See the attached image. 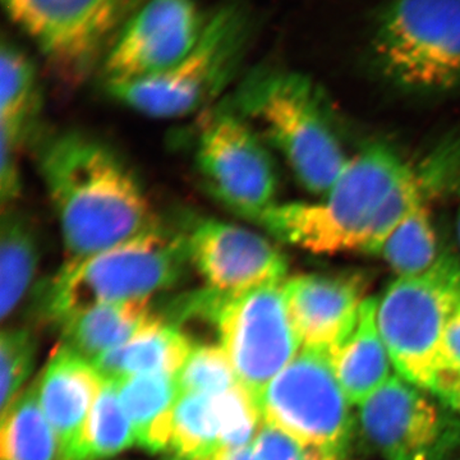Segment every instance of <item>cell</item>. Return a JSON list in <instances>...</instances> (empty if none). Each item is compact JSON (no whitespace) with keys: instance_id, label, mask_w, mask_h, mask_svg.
Returning a JSON list of instances; mask_svg holds the SVG:
<instances>
[{"instance_id":"obj_27","label":"cell","mask_w":460,"mask_h":460,"mask_svg":"<svg viewBox=\"0 0 460 460\" xmlns=\"http://www.w3.org/2000/svg\"><path fill=\"white\" fill-rule=\"evenodd\" d=\"M181 394L215 395L239 383L222 345L196 343L177 375Z\"/></svg>"},{"instance_id":"obj_6","label":"cell","mask_w":460,"mask_h":460,"mask_svg":"<svg viewBox=\"0 0 460 460\" xmlns=\"http://www.w3.org/2000/svg\"><path fill=\"white\" fill-rule=\"evenodd\" d=\"M284 283L239 295H219L204 288L181 301L187 320L214 326L239 383L259 407L266 387L302 349L288 314Z\"/></svg>"},{"instance_id":"obj_18","label":"cell","mask_w":460,"mask_h":460,"mask_svg":"<svg viewBox=\"0 0 460 460\" xmlns=\"http://www.w3.org/2000/svg\"><path fill=\"white\" fill-rule=\"evenodd\" d=\"M195 344L175 323L155 314L129 341L93 366L108 381L145 374L178 375Z\"/></svg>"},{"instance_id":"obj_3","label":"cell","mask_w":460,"mask_h":460,"mask_svg":"<svg viewBox=\"0 0 460 460\" xmlns=\"http://www.w3.org/2000/svg\"><path fill=\"white\" fill-rule=\"evenodd\" d=\"M190 268L183 230L162 222L91 255L65 260L39 292L42 319L59 326L102 304L153 299Z\"/></svg>"},{"instance_id":"obj_24","label":"cell","mask_w":460,"mask_h":460,"mask_svg":"<svg viewBox=\"0 0 460 460\" xmlns=\"http://www.w3.org/2000/svg\"><path fill=\"white\" fill-rule=\"evenodd\" d=\"M222 447V420L215 396L181 394L164 460H211Z\"/></svg>"},{"instance_id":"obj_10","label":"cell","mask_w":460,"mask_h":460,"mask_svg":"<svg viewBox=\"0 0 460 460\" xmlns=\"http://www.w3.org/2000/svg\"><path fill=\"white\" fill-rule=\"evenodd\" d=\"M206 113L193 153L199 180L220 205L253 223L278 204V174L269 145L232 102Z\"/></svg>"},{"instance_id":"obj_12","label":"cell","mask_w":460,"mask_h":460,"mask_svg":"<svg viewBox=\"0 0 460 460\" xmlns=\"http://www.w3.org/2000/svg\"><path fill=\"white\" fill-rule=\"evenodd\" d=\"M358 407L361 434L384 460H447L460 449V420L398 374Z\"/></svg>"},{"instance_id":"obj_9","label":"cell","mask_w":460,"mask_h":460,"mask_svg":"<svg viewBox=\"0 0 460 460\" xmlns=\"http://www.w3.org/2000/svg\"><path fill=\"white\" fill-rule=\"evenodd\" d=\"M352 405L330 354L313 348H302L260 401L263 423L325 460H341L349 447L356 428Z\"/></svg>"},{"instance_id":"obj_1","label":"cell","mask_w":460,"mask_h":460,"mask_svg":"<svg viewBox=\"0 0 460 460\" xmlns=\"http://www.w3.org/2000/svg\"><path fill=\"white\" fill-rule=\"evenodd\" d=\"M36 165L65 260L114 246L159 222L132 166L95 136L75 129L51 133L39 144Z\"/></svg>"},{"instance_id":"obj_23","label":"cell","mask_w":460,"mask_h":460,"mask_svg":"<svg viewBox=\"0 0 460 460\" xmlns=\"http://www.w3.org/2000/svg\"><path fill=\"white\" fill-rule=\"evenodd\" d=\"M56 435L39 402L38 384L2 413L0 460H57Z\"/></svg>"},{"instance_id":"obj_20","label":"cell","mask_w":460,"mask_h":460,"mask_svg":"<svg viewBox=\"0 0 460 460\" xmlns=\"http://www.w3.org/2000/svg\"><path fill=\"white\" fill-rule=\"evenodd\" d=\"M154 314L153 299L93 305L58 326L60 344L93 365L100 357L129 341Z\"/></svg>"},{"instance_id":"obj_22","label":"cell","mask_w":460,"mask_h":460,"mask_svg":"<svg viewBox=\"0 0 460 460\" xmlns=\"http://www.w3.org/2000/svg\"><path fill=\"white\" fill-rule=\"evenodd\" d=\"M40 242L31 220L13 208L0 222V311L5 320L25 298L40 263Z\"/></svg>"},{"instance_id":"obj_31","label":"cell","mask_w":460,"mask_h":460,"mask_svg":"<svg viewBox=\"0 0 460 460\" xmlns=\"http://www.w3.org/2000/svg\"><path fill=\"white\" fill-rule=\"evenodd\" d=\"M211 460H259L253 443L242 447H222Z\"/></svg>"},{"instance_id":"obj_25","label":"cell","mask_w":460,"mask_h":460,"mask_svg":"<svg viewBox=\"0 0 460 460\" xmlns=\"http://www.w3.org/2000/svg\"><path fill=\"white\" fill-rule=\"evenodd\" d=\"M376 255L389 265L396 278L429 270L443 255L432 222L431 206H420L402 219L384 239Z\"/></svg>"},{"instance_id":"obj_7","label":"cell","mask_w":460,"mask_h":460,"mask_svg":"<svg viewBox=\"0 0 460 460\" xmlns=\"http://www.w3.org/2000/svg\"><path fill=\"white\" fill-rule=\"evenodd\" d=\"M370 53L402 89L460 86V0H385L372 21Z\"/></svg>"},{"instance_id":"obj_5","label":"cell","mask_w":460,"mask_h":460,"mask_svg":"<svg viewBox=\"0 0 460 460\" xmlns=\"http://www.w3.org/2000/svg\"><path fill=\"white\" fill-rule=\"evenodd\" d=\"M252 21L241 3H226L208 18L201 38L164 74L107 87L123 107L153 119H183L219 98L246 56Z\"/></svg>"},{"instance_id":"obj_32","label":"cell","mask_w":460,"mask_h":460,"mask_svg":"<svg viewBox=\"0 0 460 460\" xmlns=\"http://www.w3.org/2000/svg\"><path fill=\"white\" fill-rule=\"evenodd\" d=\"M456 198H458V208H456V239H458L459 250H460V186L459 189L456 190Z\"/></svg>"},{"instance_id":"obj_19","label":"cell","mask_w":460,"mask_h":460,"mask_svg":"<svg viewBox=\"0 0 460 460\" xmlns=\"http://www.w3.org/2000/svg\"><path fill=\"white\" fill-rule=\"evenodd\" d=\"M330 354L332 368L353 405L362 404L392 378V359L376 323V298L363 304L358 323Z\"/></svg>"},{"instance_id":"obj_29","label":"cell","mask_w":460,"mask_h":460,"mask_svg":"<svg viewBox=\"0 0 460 460\" xmlns=\"http://www.w3.org/2000/svg\"><path fill=\"white\" fill-rule=\"evenodd\" d=\"M429 393L460 413V305L445 330Z\"/></svg>"},{"instance_id":"obj_16","label":"cell","mask_w":460,"mask_h":460,"mask_svg":"<svg viewBox=\"0 0 460 460\" xmlns=\"http://www.w3.org/2000/svg\"><path fill=\"white\" fill-rule=\"evenodd\" d=\"M36 384L41 410L56 435L57 460H80L84 429L104 378L93 363L59 344Z\"/></svg>"},{"instance_id":"obj_2","label":"cell","mask_w":460,"mask_h":460,"mask_svg":"<svg viewBox=\"0 0 460 460\" xmlns=\"http://www.w3.org/2000/svg\"><path fill=\"white\" fill-rule=\"evenodd\" d=\"M408 166L393 148L371 145L350 157L319 201L278 202L253 223L316 255L366 253L377 215Z\"/></svg>"},{"instance_id":"obj_8","label":"cell","mask_w":460,"mask_h":460,"mask_svg":"<svg viewBox=\"0 0 460 460\" xmlns=\"http://www.w3.org/2000/svg\"><path fill=\"white\" fill-rule=\"evenodd\" d=\"M460 305V259L395 278L376 298V323L399 376L429 392L447 323Z\"/></svg>"},{"instance_id":"obj_15","label":"cell","mask_w":460,"mask_h":460,"mask_svg":"<svg viewBox=\"0 0 460 460\" xmlns=\"http://www.w3.org/2000/svg\"><path fill=\"white\" fill-rule=\"evenodd\" d=\"M366 283L358 275L304 274L288 278L284 296L302 348L332 352L358 323Z\"/></svg>"},{"instance_id":"obj_30","label":"cell","mask_w":460,"mask_h":460,"mask_svg":"<svg viewBox=\"0 0 460 460\" xmlns=\"http://www.w3.org/2000/svg\"><path fill=\"white\" fill-rule=\"evenodd\" d=\"M253 447L259 460H310L307 450L292 436L263 423Z\"/></svg>"},{"instance_id":"obj_28","label":"cell","mask_w":460,"mask_h":460,"mask_svg":"<svg viewBox=\"0 0 460 460\" xmlns=\"http://www.w3.org/2000/svg\"><path fill=\"white\" fill-rule=\"evenodd\" d=\"M36 343L30 332L23 329L3 330L0 337L2 362V413L20 395L21 387L31 374L35 363Z\"/></svg>"},{"instance_id":"obj_14","label":"cell","mask_w":460,"mask_h":460,"mask_svg":"<svg viewBox=\"0 0 460 460\" xmlns=\"http://www.w3.org/2000/svg\"><path fill=\"white\" fill-rule=\"evenodd\" d=\"M183 234L190 268L204 281L205 289L239 295L288 279L283 251L255 230L199 217L190 223Z\"/></svg>"},{"instance_id":"obj_21","label":"cell","mask_w":460,"mask_h":460,"mask_svg":"<svg viewBox=\"0 0 460 460\" xmlns=\"http://www.w3.org/2000/svg\"><path fill=\"white\" fill-rule=\"evenodd\" d=\"M114 383L135 432L136 445L146 452L164 453L181 396L177 375H137Z\"/></svg>"},{"instance_id":"obj_26","label":"cell","mask_w":460,"mask_h":460,"mask_svg":"<svg viewBox=\"0 0 460 460\" xmlns=\"http://www.w3.org/2000/svg\"><path fill=\"white\" fill-rule=\"evenodd\" d=\"M136 445L114 381L104 380L84 429L80 460H107Z\"/></svg>"},{"instance_id":"obj_4","label":"cell","mask_w":460,"mask_h":460,"mask_svg":"<svg viewBox=\"0 0 460 460\" xmlns=\"http://www.w3.org/2000/svg\"><path fill=\"white\" fill-rule=\"evenodd\" d=\"M230 102L314 195L323 196L350 160L330 123L317 84L304 74L257 69L239 84Z\"/></svg>"},{"instance_id":"obj_13","label":"cell","mask_w":460,"mask_h":460,"mask_svg":"<svg viewBox=\"0 0 460 460\" xmlns=\"http://www.w3.org/2000/svg\"><path fill=\"white\" fill-rule=\"evenodd\" d=\"M206 22L196 0H148L123 23L102 59L105 87L169 71L195 48Z\"/></svg>"},{"instance_id":"obj_11","label":"cell","mask_w":460,"mask_h":460,"mask_svg":"<svg viewBox=\"0 0 460 460\" xmlns=\"http://www.w3.org/2000/svg\"><path fill=\"white\" fill-rule=\"evenodd\" d=\"M5 11L63 75L83 78L105 54L132 0H3Z\"/></svg>"},{"instance_id":"obj_17","label":"cell","mask_w":460,"mask_h":460,"mask_svg":"<svg viewBox=\"0 0 460 460\" xmlns=\"http://www.w3.org/2000/svg\"><path fill=\"white\" fill-rule=\"evenodd\" d=\"M40 104V84L35 63L12 40L0 49V177H21L18 155L29 137Z\"/></svg>"}]
</instances>
